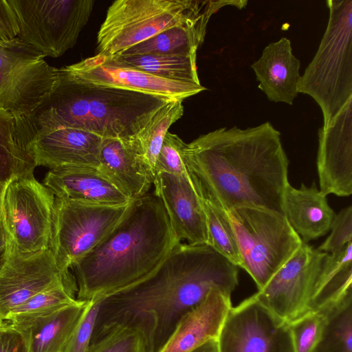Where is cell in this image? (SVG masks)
I'll return each mask as SVG.
<instances>
[{
	"label": "cell",
	"instance_id": "11",
	"mask_svg": "<svg viewBox=\"0 0 352 352\" xmlns=\"http://www.w3.org/2000/svg\"><path fill=\"white\" fill-rule=\"evenodd\" d=\"M55 196L33 175L6 186L1 219L8 236L23 252L49 248Z\"/></svg>",
	"mask_w": 352,
	"mask_h": 352
},
{
	"label": "cell",
	"instance_id": "40",
	"mask_svg": "<svg viewBox=\"0 0 352 352\" xmlns=\"http://www.w3.org/2000/svg\"><path fill=\"white\" fill-rule=\"evenodd\" d=\"M192 352H218L216 339L206 342Z\"/></svg>",
	"mask_w": 352,
	"mask_h": 352
},
{
	"label": "cell",
	"instance_id": "36",
	"mask_svg": "<svg viewBox=\"0 0 352 352\" xmlns=\"http://www.w3.org/2000/svg\"><path fill=\"white\" fill-rule=\"evenodd\" d=\"M102 300L89 301L64 352H88L91 344Z\"/></svg>",
	"mask_w": 352,
	"mask_h": 352
},
{
	"label": "cell",
	"instance_id": "28",
	"mask_svg": "<svg viewBox=\"0 0 352 352\" xmlns=\"http://www.w3.org/2000/svg\"><path fill=\"white\" fill-rule=\"evenodd\" d=\"M137 69L165 79L201 84L197 69V56L145 54L111 56Z\"/></svg>",
	"mask_w": 352,
	"mask_h": 352
},
{
	"label": "cell",
	"instance_id": "41",
	"mask_svg": "<svg viewBox=\"0 0 352 352\" xmlns=\"http://www.w3.org/2000/svg\"><path fill=\"white\" fill-rule=\"evenodd\" d=\"M7 243V234L0 219V257L3 253Z\"/></svg>",
	"mask_w": 352,
	"mask_h": 352
},
{
	"label": "cell",
	"instance_id": "7",
	"mask_svg": "<svg viewBox=\"0 0 352 352\" xmlns=\"http://www.w3.org/2000/svg\"><path fill=\"white\" fill-rule=\"evenodd\" d=\"M227 213L236 237L241 268L260 290L293 256L302 241L281 212L241 205Z\"/></svg>",
	"mask_w": 352,
	"mask_h": 352
},
{
	"label": "cell",
	"instance_id": "10",
	"mask_svg": "<svg viewBox=\"0 0 352 352\" xmlns=\"http://www.w3.org/2000/svg\"><path fill=\"white\" fill-rule=\"evenodd\" d=\"M56 71L18 38L0 40V107L35 116L52 91Z\"/></svg>",
	"mask_w": 352,
	"mask_h": 352
},
{
	"label": "cell",
	"instance_id": "27",
	"mask_svg": "<svg viewBox=\"0 0 352 352\" xmlns=\"http://www.w3.org/2000/svg\"><path fill=\"white\" fill-rule=\"evenodd\" d=\"M216 12L208 11L193 20L167 29L119 55L197 56V51L204 40L209 19Z\"/></svg>",
	"mask_w": 352,
	"mask_h": 352
},
{
	"label": "cell",
	"instance_id": "16",
	"mask_svg": "<svg viewBox=\"0 0 352 352\" xmlns=\"http://www.w3.org/2000/svg\"><path fill=\"white\" fill-rule=\"evenodd\" d=\"M316 166L324 195L352 194V97L318 130Z\"/></svg>",
	"mask_w": 352,
	"mask_h": 352
},
{
	"label": "cell",
	"instance_id": "14",
	"mask_svg": "<svg viewBox=\"0 0 352 352\" xmlns=\"http://www.w3.org/2000/svg\"><path fill=\"white\" fill-rule=\"evenodd\" d=\"M327 254L302 242L255 298L278 317L289 322L309 311L314 285Z\"/></svg>",
	"mask_w": 352,
	"mask_h": 352
},
{
	"label": "cell",
	"instance_id": "39",
	"mask_svg": "<svg viewBox=\"0 0 352 352\" xmlns=\"http://www.w3.org/2000/svg\"><path fill=\"white\" fill-rule=\"evenodd\" d=\"M18 30L7 0L0 1V40L11 41L17 38Z\"/></svg>",
	"mask_w": 352,
	"mask_h": 352
},
{
	"label": "cell",
	"instance_id": "32",
	"mask_svg": "<svg viewBox=\"0 0 352 352\" xmlns=\"http://www.w3.org/2000/svg\"><path fill=\"white\" fill-rule=\"evenodd\" d=\"M184 114L182 100H171L163 105L134 136L142 157L155 176V162L169 128Z\"/></svg>",
	"mask_w": 352,
	"mask_h": 352
},
{
	"label": "cell",
	"instance_id": "37",
	"mask_svg": "<svg viewBox=\"0 0 352 352\" xmlns=\"http://www.w3.org/2000/svg\"><path fill=\"white\" fill-rule=\"evenodd\" d=\"M330 234L318 248L328 254L336 253L352 243V206H349L336 214Z\"/></svg>",
	"mask_w": 352,
	"mask_h": 352
},
{
	"label": "cell",
	"instance_id": "30",
	"mask_svg": "<svg viewBox=\"0 0 352 352\" xmlns=\"http://www.w3.org/2000/svg\"><path fill=\"white\" fill-rule=\"evenodd\" d=\"M77 285L72 274L63 281L57 283L36 294L13 310L6 320L15 324L50 314L61 308L76 304Z\"/></svg>",
	"mask_w": 352,
	"mask_h": 352
},
{
	"label": "cell",
	"instance_id": "12",
	"mask_svg": "<svg viewBox=\"0 0 352 352\" xmlns=\"http://www.w3.org/2000/svg\"><path fill=\"white\" fill-rule=\"evenodd\" d=\"M216 340L218 352H294L288 322L254 295L230 307Z\"/></svg>",
	"mask_w": 352,
	"mask_h": 352
},
{
	"label": "cell",
	"instance_id": "2",
	"mask_svg": "<svg viewBox=\"0 0 352 352\" xmlns=\"http://www.w3.org/2000/svg\"><path fill=\"white\" fill-rule=\"evenodd\" d=\"M183 156L201 191L226 211L252 205L283 213L289 160L270 122L201 135L186 143Z\"/></svg>",
	"mask_w": 352,
	"mask_h": 352
},
{
	"label": "cell",
	"instance_id": "33",
	"mask_svg": "<svg viewBox=\"0 0 352 352\" xmlns=\"http://www.w3.org/2000/svg\"><path fill=\"white\" fill-rule=\"evenodd\" d=\"M88 352H148V347L140 330L116 324L94 334Z\"/></svg>",
	"mask_w": 352,
	"mask_h": 352
},
{
	"label": "cell",
	"instance_id": "23",
	"mask_svg": "<svg viewBox=\"0 0 352 352\" xmlns=\"http://www.w3.org/2000/svg\"><path fill=\"white\" fill-rule=\"evenodd\" d=\"M300 63L292 53L290 41L285 37L268 44L251 67L259 82L258 88L270 101L293 104L299 94Z\"/></svg>",
	"mask_w": 352,
	"mask_h": 352
},
{
	"label": "cell",
	"instance_id": "34",
	"mask_svg": "<svg viewBox=\"0 0 352 352\" xmlns=\"http://www.w3.org/2000/svg\"><path fill=\"white\" fill-rule=\"evenodd\" d=\"M323 323V315L316 311H309L288 322L294 352H311L320 339Z\"/></svg>",
	"mask_w": 352,
	"mask_h": 352
},
{
	"label": "cell",
	"instance_id": "38",
	"mask_svg": "<svg viewBox=\"0 0 352 352\" xmlns=\"http://www.w3.org/2000/svg\"><path fill=\"white\" fill-rule=\"evenodd\" d=\"M29 333L11 320H0V352H29Z\"/></svg>",
	"mask_w": 352,
	"mask_h": 352
},
{
	"label": "cell",
	"instance_id": "13",
	"mask_svg": "<svg viewBox=\"0 0 352 352\" xmlns=\"http://www.w3.org/2000/svg\"><path fill=\"white\" fill-rule=\"evenodd\" d=\"M61 272L48 248L36 252L20 251L7 235L0 257V320L39 292L71 276Z\"/></svg>",
	"mask_w": 352,
	"mask_h": 352
},
{
	"label": "cell",
	"instance_id": "5",
	"mask_svg": "<svg viewBox=\"0 0 352 352\" xmlns=\"http://www.w3.org/2000/svg\"><path fill=\"white\" fill-rule=\"evenodd\" d=\"M242 1L117 0L107 11L97 35V54L119 55L172 27Z\"/></svg>",
	"mask_w": 352,
	"mask_h": 352
},
{
	"label": "cell",
	"instance_id": "1",
	"mask_svg": "<svg viewBox=\"0 0 352 352\" xmlns=\"http://www.w3.org/2000/svg\"><path fill=\"white\" fill-rule=\"evenodd\" d=\"M239 268L206 244L179 243L143 281L101 302L94 333L112 325L140 330L156 352L180 318L212 289L231 296Z\"/></svg>",
	"mask_w": 352,
	"mask_h": 352
},
{
	"label": "cell",
	"instance_id": "19",
	"mask_svg": "<svg viewBox=\"0 0 352 352\" xmlns=\"http://www.w3.org/2000/svg\"><path fill=\"white\" fill-rule=\"evenodd\" d=\"M231 307L230 295L219 289L210 290L200 303L180 318L156 352H192L217 339Z\"/></svg>",
	"mask_w": 352,
	"mask_h": 352
},
{
	"label": "cell",
	"instance_id": "26",
	"mask_svg": "<svg viewBox=\"0 0 352 352\" xmlns=\"http://www.w3.org/2000/svg\"><path fill=\"white\" fill-rule=\"evenodd\" d=\"M350 295L352 243L336 253L325 255L314 285L308 312H323Z\"/></svg>",
	"mask_w": 352,
	"mask_h": 352
},
{
	"label": "cell",
	"instance_id": "25",
	"mask_svg": "<svg viewBox=\"0 0 352 352\" xmlns=\"http://www.w3.org/2000/svg\"><path fill=\"white\" fill-rule=\"evenodd\" d=\"M89 302L80 301L50 314L16 324L29 333V352H64Z\"/></svg>",
	"mask_w": 352,
	"mask_h": 352
},
{
	"label": "cell",
	"instance_id": "8",
	"mask_svg": "<svg viewBox=\"0 0 352 352\" xmlns=\"http://www.w3.org/2000/svg\"><path fill=\"white\" fill-rule=\"evenodd\" d=\"M17 38L45 57L72 48L91 14L93 0H7Z\"/></svg>",
	"mask_w": 352,
	"mask_h": 352
},
{
	"label": "cell",
	"instance_id": "3",
	"mask_svg": "<svg viewBox=\"0 0 352 352\" xmlns=\"http://www.w3.org/2000/svg\"><path fill=\"white\" fill-rule=\"evenodd\" d=\"M181 243L154 192L132 201L121 222L70 267L80 301L103 300L152 274Z\"/></svg>",
	"mask_w": 352,
	"mask_h": 352
},
{
	"label": "cell",
	"instance_id": "35",
	"mask_svg": "<svg viewBox=\"0 0 352 352\" xmlns=\"http://www.w3.org/2000/svg\"><path fill=\"white\" fill-rule=\"evenodd\" d=\"M186 145L178 135L170 133L166 134L158 154L155 166V175L165 173L177 176H184L188 173L183 151Z\"/></svg>",
	"mask_w": 352,
	"mask_h": 352
},
{
	"label": "cell",
	"instance_id": "4",
	"mask_svg": "<svg viewBox=\"0 0 352 352\" xmlns=\"http://www.w3.org/2000/svg\"><path fill=\"white\" fill-rule=\"evenodd\" d=\"M169 99L94 85L63 67L52 91L35 114L37 127L71 126L102 138L135 136Z\"/></svg>",
	"mask_w": 352,
	"mask_h": 352
},
{
	"label": "cell",
	"instance_id": "42",
	"mask_svg": "<svg viewBox=\"0 0 352 352\" xmlns=\"http://www.w3.org/2000/svg\"><path fill=\"white\" fill-rule=\"evenodd\" d=\"M5 184L1 183L0 182V219H1V205H2V199H3V195L6 188Z\"/></svg>",
	"mask_w": 352,
	"mask_h": 352
},
{
	"label": "cell",
	"instance_id": "6",
	"mask_svg": "<svg viewBox=\"0 0 352 352\" xmlns=\"http://www.w3.org/2000/svg\"><path fill=\"white\" fill-rule=\"evenodd\" d=\"M329 16L319 47L301 76L298 93L320 106L326 126L352 97V0L327 1Z\"/></svg>",
	"mask_w": 352,
	"mask_h": 352
},
{
	"label": "cell",
	"instance_id": "17",
	"mask_svg": "<svg viewBox=\"0 0 352 352\" xmlns=\"http://www.w3.org/2000/svg\"><path fill=\"white\" fill-rule=\"evenodd\" d=\"M153 184V192L162 200L177 238L189 244L207 245L206 214L189 170L184 176L157 173Z\"/></svg>",
	"mask_w": 352,
	"mask_h": 352
},
{
	"label": "cell",
	"instance_id": "9",
	"mask_svg": "<svg viewBox=\"0 0 352 352\" xmlns=\"http://www.w3.org/2000/svg\"><path fill=\"white\" fill-rule=\"evenodd\" d=\"M132 201L109 206L55 197L49 249L57 268L61 272H69L121 222Z\"/></svg>",
	"mask_w": 352,
	"mask_h": 352
},
{
	"label": "cell",
	"instance_id": "29",
	"mask_svg": "<svg viewBox=\"0 0 352 352\" xmlns=\"http://www.w3.org/2000/svg\"><path fill=\"white\" fill-rule=\"evenodd\" d=\"M192 179L206 214L208 230L207 245L232 264L241 267L242 260L236 237L227 211L205 195L201 191L193 177Z\"/></svg>",
	"mask_w": 352,
	"mask_h": 352
},
{
	"label": "cell",
	"instance_id": "20",
	"mask_svg": "<svg viewBox=\"0 0 352 352\" xmlns=\"http://www.w3.org/2000/svg\"><path fill=\"white\" fill-rule=\"evenodd\" d=\"M98 170L131 200L148 192L154 175L134 138H103Z\"/></svg>",
	"mask_w": 352,
	"mask_h": 352
},
{
	"label": "cell",
	"instance_id": "21",
	"mask_svg": "<svg viewBox=\"0 0 352 352\" xmlns=\"http://www.w3.org/2000/svg\"><path fill=\"white\" fill-rule=\"evenodd\" d=\"M38 131L35 116L0 107V182L34 175L32 144Z\"/></svg>",
	"mask_w": 352,
	"mask_h": 352
},
{
	"label": "cell",
	"instance_id": "22",
	"mask_svg": "<svg viewBox=\"0 0 352 352\" xmlns=\"http://www.w3.org/2000/svg\"><path fill=\"white\" fill-rule=\"evenodd\" d=\"M43 184L56 197L98 205L117 206L131 201L98 169L72 167L50 170Z\"/></svg>",
	"mask_w": 352,
	"mask_h": 352
},
{
	"label": "cell",
	"instance_id": "24",
	"mask_svg": "<svg viewBox=\"0 0 352 352\" xmlns=\"http://www.w3.org/2000/svg\"><path fill=\"white\" fill-rule=\"evenodd\" d=\"M283 213L305 243L327 234L336 214L315 182L310 186L302 183L299 188L289 184L284 193Z\"/></svg>",
	"mask_w": 352,
	"mask_h": 352
},
{
	"label": "cell",
	"instance_id": "15",
	"mask_svg": "<svg viewBox=\"0 0 352 352\" xmlns=\"http://www.w3.org/2000/svg\"><path fill=\"white\" fill-rule=\"evenodd\" d=\"M63 67L72 75L87 82L169 100L183 101L206 89L201 84L155 76L130 67L113 56L98 54Z\"/></svg>",
	"mask_w": 352,
	"mask_h": 352
},
{
	"label": "cell",
	"instance_id": "31",
	"mask_svg": "<svg viewBox=\"0 0 352 352\" xmlns=\"http://www.w3.org/2000/svg\"><path fill=\"white\" fill-rule=\"evenodd\" d=\"M320 313L323 327L311 352H352V295Z\"/></svg>",
	"mask_w": 352,
	"mask_h": 352
},
{
	"label": "cell",
	"instance_id": "18",
	"mask_svg": "<svg viewBox=\"0 0 352 352\" xmlns=\"http://www.w3.org/2000/svg\"><path fill=\"white\" fill-rule=\"evenodd\" d=\"M32 144L36 166L50 170L84 167L98 169L103 138L76 127H37Z\"/></svg>",
	"mask_w": 352,
	"mask_h": 352
}]
</instances>
